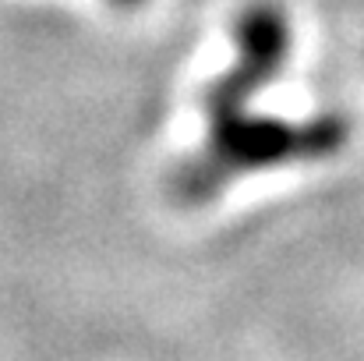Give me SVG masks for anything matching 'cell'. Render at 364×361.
Instances as JSON below:
<instances>
[{
    "label": "cell",
    "mask_w": 364,
    "mask_h": 361,
    "mask_svg": "<svg viewBox=\"0 0 364 361\" xmlns=\"http://www.w3.org/2000/svg\"><path fill=\"white\" fill-rule=\"evenodd\" d=\"M117 7H134V4H141V0H114Z\"/></svg>",
    "instance_id": "2"
},
{
    "label": "cell",
    "mask_w": 364,
    "mask_h": 361,
    "mask_svg": "<svg viewBox=\"0 0 364 361\" xmlns=\"http://www.w3.org/2000/svg\"><path fill=\"white\" fill-rule=\"evenodd\" d=\"M234 64L205 89V138L170 174V192L184 206L216 199L241 174L336 156L350 138L347 120L336 114L283 120L251 110L255 93L279 75L290 53V25L276 4H251L234 28Z\"/></svg>",
    "instance_id": "1"
}]
</instances>
